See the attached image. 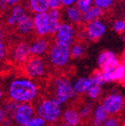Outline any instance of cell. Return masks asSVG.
Returning <instances> with one entry per match:
<instances>
[{
  "mask_svg": "<svg viewBox=\"0 0 125 126\" xmlns=\"http://www.w3.org/2000/svg\"><path fill=\"white\" fill-rule=\"evenodd\" d=\"M7 94L10 100L18 103H29L37 96L38 87L28 77H16L8 84Z\"/></svg>",
  "mask_w": 125,
  "mask_h": 126,
  "instance_id": "6da1fadb",
  "label": "cell"
},
{
  "mask_svg": "<svg viewBox=\"0 0 125 126\" xmlns=\"http://www.w3.org/2000/svg\"><path fill=\"white\" fill-rule=\"evenodd\" d=\"M61 105L53 99H45L38 104L36 112L39 116L47 123L53 124L60 118L61 115Z\"/></svg>",
  "mask_w": 125,
  "mask_h": 126,
  "instance_id": "7a4b0ae2",
  "label": "cell"
},
{
  "mask_svg": "<svg viewBox=\"0 0 125 126\" xmlns=\"http://www.w3.org/2000/svg\"><path fill=\"white\" fill-rule=\"evenodd\" d=\"M53 86L54 94L53 99L61 105L74 98V95L76 94L74 90V85L68 79L64 77H59L55 79L53 81Z\"/></svg>",
  "mask_w": 125,
  "mask_h": 126,
  "instance_id": "3957f363",
  "label": "cell"
},
{
  "mask_svg": "<svg viewBox=\"0 0 125 126\" xmlns=\"http://www.w3.org/2000/svg\"><path fill=\"white\" fill-rule=\"evenodd\" d=\"M48 59L50 63L54 67H65L68 64L71 59L70 48L54 44L48 51Z\"/></svg>",
  "mask_w": 125,
  "mask_h": 126,
  "instance_id": "277c9868",
  "label": "cell"
},
{
  "mask_svg": "<svg viewBox=\"0 0 125 126\" xmlns=\"http://www.w3.org/2000/svg\"><path fill=\"white\" fill-rule=\"evenodd\" d=\"M75 37H76V31L74 25L68 22H62L59 30L55 33V44L70 48L74 45Z\"/></svg>",
  "mask_w": 125,
  "mask_h": 126,
  "instance_id": "5b68a950",
  "label": "cell"
},
{
  "mask_svg": "<svg viewBox=\"0 0 125 126\" xmlns=\"http://www.w3.org/2000/svg\"><path fill=\"white\" fill-rule=\"evenodd\" d=\"M24 71L28 78L39 79L45 75L47 72L46 62L41 57L32 56L24 65Z\"/></svg>",
  "mask_w": 125,
  "mask_h": 126,
  "instance_id": "8992f818",
  "label": "cell"
},
{
  "mask_svg": "<svg viewBox=\"0 0 125 126\" xmlns=\"http://www.w3.org/2000/svg\"><path fill=\"white\" fill-rule=\"evenodd\" d=\"M106 32H107L106 23L102 19H97L87 24L84 34L88 40L96 42L103 37Z\"/></svg>",
  "mask_w": 125,
  "mask_h": 126,
  "instance_id": "52a82bcc",
  "label": "cell"
},
{
  "mask_svg": "<svg viewBox=\"0 0 125 126\" xmlns=\"http://www.w3.org/2000/svg\"><path fill=\"white\" fill-rule=\"evenodd\" d=\"M124 98L118 93L109 94L102 100V105L109 115H115L120 112L124 107Z\"/></svg>",
  "mask_w": 125,
  "mask_h": 126,
  "instance_id": "ba28073f",
  "label": "cell"
},
{
  "mask_svg": "<svg viewBox=\"0 0 125 126\" xmlns=\"http://www.w3.org/2000/svg\"><path fill=\"white\" fill-rule=\"evenodd\" d=\"M33 22H34V32L37 36L46 38L50 34V25H49L47 12L34 14Z\"/></svg>",
  "mask_w": 125,
  "mask_h": 126,
  "instance_id": "9c48e42d",
  "label": "cell"
},
{
  "mask_svg": "<svg viewBox=\"0 0 125 126\" xmlns=\"http://www.w3.org/2000/svg\"><path fill=\"white\" fill-rule=\"evenodd\" d=\"M97 65L101 70H107V69L115 68L120 65L119 60L114 52L102 51L97 58Z\"/></svg>",
  "mask_w": 125,
  "mask_h": 126,
  "instance_id": "30bf717a",
  "label": "cell"
},
{
  "mask_svg": "<svg viewBox=\"0 0 125 126\" xmlns=\"http://www.w3.org/2000/svg\"><path fill=\"white\" fill-rule=\"evenodd\" d=\"M34 114V109L30 103H20L18 110H16L13 116V119L16 124L20 126H24L25 124L31 118Z\"/></svg>",
  "mask_w": 125,
  "mask_h": 126,
  "instance_id": "8fae6325",
  "label": "cell"
},
{
  "mask_svg": "<svg viewBox=\"0 0 125 126\" xmlns=\"http://www.w3.org/2000/svg\"><path fill=\"white\" fill-rule=\"evenodd\" d=\"M30 45L26 42H19L14 47L12 57L16 63H26L30 59Z\"/></svg>",
  "mask_w": 125,
  "mask_h": 126,
  "instance_id": "7c38bea8",
  "label": "cell"
},
{
  "mask_svg": "<svg viewBox=\"0 0 125 126\" xmlns=\"http://www.w3.org/2000/svg\"><path fill=\"white\" fill-rule=\"evenodd\" d=\"M26 11L25 7L20 4L15 5L11 8V11L6 18V24L9 26H17L18 22L26 15Z\"/></svg>",
  "mask_w": 125,
  "mask_h": 126,
  "instance_id": "4fadbf2b",
  "label": "cell"
},
{
  "mask_svg": "<svg viewBox=\"0 0 125 126\" xmlns=\"http://www.w3.org/2000/svg\"><path fill=\"white\" fill-rule=\"evenodd\" d=\"M49 49V41L46 38L39 37L30 44V52L32 56L40 57V55L45 54Z\"/></svg>",
  "mask_w": 125,
  "mask_h": 126,
  "instance_id": "5bb4252c",
  "label": "cell"
},
{
  "mask_svg": "<svg viewBox=\"0 0 125 126\" xmlns=\"http://www.w3.org/2000/svg\"><path fill=\"white\" fill-rule=\"evenodd\" d=\"M17 32L20 35L27 36L34 31V22H33V17L29 14H26L16 26Z\"/></svg>",
  "mask_w": 125,
  "mask_h": 126,
  "instance_id": "9a60e30c",
  "label": "cell"
},
{
  "mask_svg": "<svg viewBox=\"0 0 125 126\" xmlns=\"http://www.w3.org/2000/svg\"><path fill=\"white\" fill-rule=\"evenodd\" d=\"M64 14L67 22L72 25H79L83 21V13L75 5L66 8Z\"/></svg>",
  "mask_w": 125,
  "mask_h": 126,
  "instance_id": "2e32d148",
  "label": "cell"
},
{
  "mask_svg": "<svg viewBox=\"0 0 125 126\" xmlns=\"http://www.w3.org/2000/svg\"><path fill=\"white\" fill-rule=\"evenodd\" d=\"M93 80L91 77H80L74 81V90L75 94H80L83 93H87L88 89L93 85Z\"/></svg>",
  "mask_w": 125,
  "mask_h": 126,
  "instance_id": "e0dca14e",
  "label": "cell"
},
{
  "mask_svg": "<svg viewBox=\"0 0 125 126\" xmlns=\"http://www.w3.org/2000/svg\"><path fill=\"white\" fill-rule=\"evenodd\" d=\"M49 18V25H50V34H54L59 30L61 26V12L60 10H49L47 12Z\"/></svg>",
  "mask_w": 125,
  "mask_h": 126,
  "instance_id": "ac0fdd59",
  "label": "cell"
},
{
  "mask_svg": "<svg viewBox=\"0 0 125 126\" xmlns=\"http://www.w3.org/2000/svg\"><path fill=\"white\" fill-rule=\"evenodd\" d=\"M62 118L64 123L71 126H78L80 123V116L79 111L74 109H66L62 114Z\"/></svg>",
  "mask_w": 125,
  "mask_h": 126,
  "instance_id": "d6986e66",
  "label": "cell"
},
{
  "mask_svg": "<svg viewBox=\"0 0 125 126\" xmlns=\"http://www.w3.org/2000/svg\"><path fill=\"white\" fill-rule=\"evenodd\" d=\"M27 7L32 13H45L49 11L47 0H26Z\"/></svg>",
  "mask_w": 125,
  "mask_h": 126,
  "instance_id": "ffe728a7",
  "label": "cell"
},
{
  "mask_svg": "<svg viewBox=\"0 0 125 126\" xmlns=\"http://www.w3.org/2000/svg\"><path fill=\"white\" fill-rule=\"evenodd\" d=\"M107 113L102 104H99L95 107L94 110V116H93V126H102L104 123L108 120Z\"/></svg>",
  "mask_w": 125,
  "mask_h": 126,
  "instance_id": "44dd1931",
  "label": "cell"
},
{
  "mask_svg": "<svg viewBox=\"0 0 125 126\" xmlns=\"http://www.w3.org/2000/svg\"><path fill=\"white\" fill-rule=\"evenodd\" d=\"M102 12H103V11L101 10L100 8L94 5L92 8H90L87 12L83 13V21L88 24V23H89V22L100 19V18H101L102 15Z\"/></svg>",
  "mask_w": 125,
  "mask_h": 126,
  "instance_id": "7402d4cb",
  "label": "cell"
},
{
  "mask_svg": "<svg viewBox=\"0 0 125 126\" xmlns=\"http://www.w3.org/2000/svg\"><path fill=\"white\" fill-rule=\"evenodd\" d=\"M85 48L84 45L80 43H74L72 47H70L71 58L72 59H80L82 58L85 54Z\"/></svg>",
  "mask_w": 125,
  "mask_h": 126,
  "instance_id": "603a6c76",
  "label": "cell"
},
{
  "mask_svg": "<svg viewBox=\"0 0 125 126\" xmlns=\"http://www.w3.org/2000/svg\"><path fill=\"white\" fill-rule=\"evenodd\" d=\"M75 6L82 13H85L94 6V0H77Z\"/></svg>",
  "mask_w": 125,
  "mask_h": 126,
  "instance_id": "cb8c5ba5",
  "label": "cell"
},
{
  "mask_svg": "<svg viewBox=\"0 0 125 126\" xmlns=\"http://www.w3.org/2000/svg\"><path fill=\"white\" fill-rule=\"evenodd\" d=\"M101 93H102V86L93 83L91 88L88 89L86 94H87V95L89 97V99H91V100H95V99H97L98 97L100 96Z\"/></svg>",
  "mask_w": 125,
  "mask_h": 126,
  "instance_id": "d4e9b609",
  "label": "cell"
},
{
  "mask_svg": "<svg viewBox=\"0 0 125 126\" xmlns=\"http://www.w3.org/2000/svg\"><path fill=\"white\" fill-rule=\"evenodd\" d=\"M20 105V103L18 102H15V101H12V100H9L7 102H6L5 104H4V110L6 111L7 115L9 114L10 116H14L15 114L16 110H18V106Z\"/></svg>",
  "mask_w": 125,
  "mask_h": 126,
  "instance_id": "484cf974",
  "label": "cell"
},
{
  "mask_svg": "<svg viewBox=\"0 0 125 126\" xmlns=\"http://www.w3.org/2000/svg\"><path fill=\"white\" fill-rule=\"evenodd\" d=\"M115 0H94V5L102 11H107L112 7Z\"/></svg>",
  "mask_w": 125,
  "mask_h": 126,
  "instance_id": "4316f807",
  "label": "cell"
},
{
  "mask_svg": "<svg viewBox=\"0 0 125 126\" xmlns=\"http://www.w3.org/2000/svg\"><path fill=\"white\" fill-rule=\"evenodd\" d=\"M112 29L116 33L125 32V20L123 18H117L112 24Z\"/></svg>",
  "mask_w": 125,
  "mask_h": 126,
  "instance_id": "83f0119b",
  "label": "cell"
},
{
  "mask_svg": "<svg viewBox=\"0 0 125 126\" xmlns=\"http://www.w3.org/2000/svg\"><path fill=\"white\" fill-rule=\"evenodd\" d=\"M46 123L47 122L43 118H41L37 115V116H34L30 118L24 126H46Z\"/></svg>",
  "mask_w": 125,
  "mask_h": 126,
  "instance_id": "f1b7e54d",
  "label": "cell"
},
{
  "mask_svg": "<svg viewBox=\"0 0 125 126\" xmlns=\"http://www.w3.org/2000/svg\"><path fill=\"white\" fill-rule=\"evenodd\" d=\"M91 113H92V107H91V105L89 103H86L85 105H83L79 110V114L80 116V118H83V119L88 118L91 115Z\"/></svg>",
  "mask_w": 125,
  "mask_h": 126,
  "instance_id": "f546056e",
  "label": "cell"
},
{
  "mask_svg": "<svg viewBox=\"0 0 125 126\" xmlns=\"http://www.w3.org/2000/svg\"><path fill=\"white\" fill-rule=\"evenodd\" d=\"M47 3L49 10H60V8L62 6L61 0H47Z\"/></svg>",
  "mask_w": 125,
  "mask_h": 126,
  "instance_id": "4dcf8cb0",
  "label": "cell"
},
{
  "mask_svg": "<svg viewBox=\"0 0 125 126\" xmlns=\"http://www.w3.org/2000/svg\"><path fill=\"white\" fill-rule=\"evenodd\" d=\"M102 126H119V121L115 117L108 118V120L104 123Z\"/></svg>",
  "mask_w": 125,
  "mask_h": 126,
  "instance_id": "1f68e13d",
  "label": "cell"
},
{
  "mask_svg": "<svg viewBox=\"0 0 125 126\" xmlns=\"http://www.w3.org/2000/svg\"><path fill=\"white\" fill-rule=\"evenodd\" d=\"M76 2H77V0H61L62 6H64V7H66V8L75 5Z\"/></svg>",
  "mask_w": 125,
  "mask_h": 126,
  "instance_id": "d6a6232c",
  "label": "cell"
},
{
  "mask_svg": "<svg viewBox=\"0 0 125 126\" xmlns=\"http://www.w3.org/2000/svg\"><path fill=\"white\" fill-rule=\"evenodd\" d=\"M6 55V48L4 43L3 40H1V43H0V58L1 60L4 59V57Z\"/></svg>",
  "mask_w": 125,
  "mask_h": 126,
  "instance_id": "836d02e7",
  "label": "cell"
},
{
  "mask_svg": "<svg viewBox=\"0 0 125 126\" xmlns=\"http://www.w3.org/2000/svg\"><path fill=\"white\" fill-rule=\"evenodd\" d=\"M4 1L5 5L13 7V6H15V5H18V3H19L21 0H4Z\"/></svg>",
  "mask_w": 125,
  "mask_h": 126,
  "instance_id": "e575fe53",
  "label": "cell"
},
{
  "mask_svg": "<svg viewBox=\"0 0 125 126\" xmlns=\"http://www.w3.org/2000/svg\"><path fill=\"white\" fill-rule=\"evenodd\" d=\"M6 118H7V113L4 109H1V110H0V121L3 123Z\"/></svg>",
  "mask_w": 125,
  "mask_h": 126,
  "instance_id": "d590c367",
  "label": "cell"
},
{
  "mask_svg": "<svg viewBox=\"0 0 125 126\" xmlns=\"http://www.w3.org/2000/svg\"><path fill=\"white\" fill-rule=\"evenodd\" d=\"M3 125H4V126H10L11 125V121L6 118L5 120L3 122Z\"/></svg>",
  "mask_w": 125,
  "mask_h": 126,
  "instance_id": "8d00e7d4",
  "label": "cell"
},
{
  "mask_svg": "<svg viewBox=\"0 0 125 126\" xmlns=\"http://www.w3.org/2000/svg\"><path fill=\"white\" fill-rule=\"evenodd\" d=\"M0 4H1V7H4V6H5V4H4V0H0Z\"/></svg>",
  "mask_w": 125,
  "mask_h": 126,
  "instance_id": "74e56055",
  "label": "cell"
},
{
  "mask_svg": "<svg viewBox=\"0 0 125 126\" xmlns=\"http://www.w3.org/2000/svg\"><path fill=\"white\" fill-rule=\"evenodd\" d=\"M59 126H71V125H69V124H66V123H62V124H61Z\"/></svg>",
  "mask_w": 125,
  "mask_h": 126,
  "instance_id": "f35d334b",
  "label": "cell"
},
{
  "mask_svg": "<svg viewBox=\"0 0 125 126\" xmlns=\"http://www.w3.org/2000/svg\"><path fill=\"white\" fill-rule=\"evenodd\" d=\"M123 19L125 20V8H124V10H123Z\"/></svg>",
  "mask_w": 125,
  "mask_h": 126,
  "instance_id": "ab89813d",
  "label": "cell"
},
{
  "mask_svg": "<svg viewBox=\"0 0 125 126\" xmlns=\"http://www.w3.org/2000/svg\"><path fill=\"white\" fill-rule=\"evenodd\" d=\"M123 41H124V43H125V33H124V35H123Z\"/></svg>",
  "mask_w": 125,
  "mask_h": 126,
  "instance_id": "60d3db41",
  "label": "cell"
},
{
  "mask_svg": "<svg viewBox=\"0 0 125 126\" xmlns=\"http://www.w3.org/2000/svg\"><path fill=\"white\" fill-rule=\"evenodd\" d=\"M123 6H124V8H125V0H123Z\"/></svg>",
  "mask_w": 125,
  "mask_h": 126,
  "instance_id": "b9f144b4",
  "label": "cell"
},
{
  "mask_svg": "<svg viewBox=\"0 0 125 126\" xmlns=\"http://www.w3.org/2000/svg\"><path fill=\"white\" fill-rule=\"evenodd\" d=\"M123 126H125V117H124V120H123Z\"/></svg>",
  "mask_w": 125,
  "mask_h": 126,
  "instance_id": "7bdbcfd3",
  "label": "cell"
},
{
  "mask_svg": "<svg viewBox=\"0 0 125 126\" xmlns=\"http://www.w3.org/2000/svg\"><path fill=\"white\" fill-rule=\"evenodd\" d=\"M123 81L124 82V84H125V76H124V78H123Z\"/></svg>",
  "mask_w": 125,
  "mask_h": 126,
  "instance_id": "ee69618b",
  "label": "cell"
},
{
  "mask_svg": "<svg viewBox=\"0 0 125 126\" xmlns=\"http://www.w3.org/2000/svg\"><path fill=\"white\" fill-rule=\"evenodd\" d=\"M46 126H53L52 124H47V125H46Z\"/></svg>",
  "mask_w": 125,
  "mask_h": 126,
  "instance_id": "f6af8a7d",
  "label": "cell"
}]
</instances>
